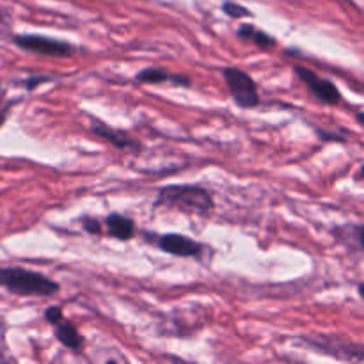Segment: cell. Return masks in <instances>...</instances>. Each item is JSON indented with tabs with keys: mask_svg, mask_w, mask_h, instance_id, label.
I'll use <instances>...</instances> for the list:
<instances>
[{
	"mask_svg": "<svg viewBox=\"0 0 364 364\" xmlns=\"http://www.w3.org/2000/svg\"><path fill=\"white\" fill-rule=\"evenodd\" d=\"M155 208L178 210L188 215L208 217L215 208L212 194L199 185H166L159 191Z\"/></svg>",
	"mask_w": 364,
	"mask_h": 364,
	"instance_id": "1",
	"label": "cell"
},
{
	"mask_svg": "<svg viewBox=\"0 0 364 364\" xmlns=\"http://www.w3.org/2000/svg\"><path fill=\"white\" fill-rule=\"evenodd\" d=\"M0 287L25 297H50L60 288L50 277L21 267H0Z\"/></svg>",
	"mask_w": 364,
	"mask_h": 364,
	"instance_id": "2",
	"label": "cell"
},
{
	"mask_svg": "<svg viewBox=\"0 0 364 364\" xmlns=\"http://www.w3.org/2000/svg\"><path fill=\"white\" fill-rule=\"evenodd\" d=\"M223 77L230 89L231 98L240 109H256L259 105L258 85L251 75L237 66H228L223 70Z\"/></svg>",
	"mask_w": 364,
	"mask_h": 364,
	"instance_id": "3",
	"label": "cell"
},
{
	"mask_svg": "<svg viewBox=\"0 0 364 364\" xmlns=\"http://www.w3.org/2000/svg\"><path fill=\"white\" fill-rule=\"evenodd\" d=\"M13 41L21 50L39 53V55L70 57L75 53V46H71L70 43L60 41V39L46 38V36L41 34H18L14 36Z\"/></svg>",
	"mask_w": 364,
	"mask_h": 364,
	"instance_id": "4",
	"label": "cell"
},
{
	"mask_svg": "<svg viewBox=\"0 0 364 364\" xmlns=\"http://www.w3.org/2000/svg\"><path fill=\"white\" fill-rule=\"evenodd\" d=\"M295 73H297V77L308 85L309 91H311L320 102L326 103V105H336L341 100L340 89H338L333 82L327 80V78L318 77V75H316L315 71L309 70V68L295 66Z\"/></svg>",
	"mask_w": 364,
	"mask_h": 364,
	"instance_id": "5",
	"label": "cell"
},
{
	"mask_svg": "<svg viewBox=\"0 0 364 364\" xmlns=\"http://www.w3.org/2000/svg\"><path fill=\"white\" fill-rule=\"evenodd\" d=\"M156 244H159V247L164 252L180 256V258H192V256H199L203 252V245L199 242L192 240V238L180 233L162 235V237H159Z\"/></svg>",
	"mask_w": 364,
	"mask_h": 364,
	"instance_id": "6",
	"label": "cell"
},
{
	"mask_svg": "<svg viewBox=\"0 0 364 364\" xmlns=\"http://www.w3.org/2000/svg\"><path fill=\"white\" fill-rule=\"evenodd\" d=\"M91 130H92V134L98 135V137H102V139H105V141H109L110 144L117 149H139L141 148V144H139L137 141H134V139H132L127 132L116 130V128L102 123L100 119H92Z\"/></svg>",
	"mask_w": 364,
	"mask_h": 364,
	"instance_id": "7",
	"label": "cell"
},
{
	"mask_svg": "<svg viewBox=\"0 0 364 364\" xmlns=\"http://www.w3.org/2000/svg\"><path fill=\"white\" fill-rule=\"evenodd\" d=\"M107 231L116 240H130L135 235V223L121 213H110L105 219Z\"/></svg>",
	"mask_w": 364,
	"mask_h": 364,
	"instance_id": "8",
	"label": "cell"
},
{
	"mask_svg": "<svg viewBox=\"0 0 364 364\" xmlns=\"http://www.w3.org/2000/svg\"><path fill=\"white\" fill-rule=\"evenodd\" d=\"M334 238L343 242L347 247L354 249V251H363V238H364V228L363 224H343V226H336L333 230Z\"/></svg>",
	"mask_w": 364,
	"mask_h": 364,
	"instance_id": "9",
	"label": "cell"
},
{
	"mask_svg": "<svg viewBox=\"0 0 364 364\" xmlns=\"http://www.w3.org/2000/svg\"><path fill=\"white\" fill-rule=\"evenodd\" d=\"M53 327H55V338L59 340L60 345L71 348V350H80L84 347V338H82V334L78 333V329L71 322L60 320Z\"/></svg>",
	"mask_w": 364,
	"mask_h": 364,
	"instance_id": "10",
	"label": "cell"
},
{
	"mask_svg": "<svg viewBox=\"0 0 364 364\" xmlns=\"http://www.w3.org/2000/svg\"><path fill=\"white\" fill-rule=\"evenodd\" d=\"M169 78L171 75L160 68H144L135 75L137 84H164V82H169Z\"/></svg>",
	"mask_w": 364,
	"mask_h": 364,
	"instance_id": "11",
	"label": "cell"
},
{
	"mask_svg": "<svg viewBox=\"0 0 364 364\" xmlns=\"http://www.w3.org/2000/svg\"><path fill=\"white\" fill-rule=\"evenodd\" d=\"M249 41L255 43L259 50H270L277 45V41L272 38V36L267 34V32H263V31H258V28H255V32H252V36Z\"/></svg>",
	"mask_w": 364,
	"mask_h": 364,
	"instance_id": "12",
	"label": "cell"
},
{
	"mask_svg": "<svg viewBox=\"0 0 364 364\" xmlns=\"http://www.w3.org/2000/svg\"><path fill=\"white\" fill-rule=\"evenodd\" d=\"M223 11L231 18H245V16H251V11L245 9L244 6L237 2H231V0H226L223 4Z\"/></svg>",
	"mask_w": 364,
	"mask_h": 364,
	"instance_id": "13",
	"label": "cell"
},
{
	"mask_svg": "<svg viewBox=\"0 0 364 364\" xmlns=\"http://www.w3.org/2000/svg\"><path fill=\"white\" fill-rule=\"evenodd\" d=\"M82 226L87 231L89 235H100L102 233V223L98 219H92V217H84L82 219Z\"/></svg>",
	"mask_w": 364,
	"mask_h": 364,
	"instance_id": "14",
	"label": "cell"
},
{
	"mask_svg": "<svg viewBox=\"0 0 364 364\" xmlns=\"http://www.w3.org/2000/svg\"><path fill=\"white\" fill-rule=\"evenodd\" d=\"M52 80V77H46V75H38V77H31V78H25L23 80V87L27 89V91H34L38 85L41 84H46V82Z\"/></svg>",
	"mask_w": 364,
	"mask_h": 364,
	"instance_id": "15",
	"label": "cell"
},
{
	"mask_svg": "<svg viewBox=\"0 0 364 364\" xmlns=\"http://www.w3.org/2000/svg\"><path fill=\"white\" fill-rule=\"evenodd\" d=\"M45 318L46 322L55 326V323H59L60 320H63V309H60L59 306H50V308H46L45 311Z\"/></svg>",
	"mask_w": 364,
	"mask_h": 364,
	"instance_id": "16",
	"label": "cell"
},
{
	"mask_svg": "<svg viewBox=\"0 0 364 364\" xmlns=\"http://www.w3.org/2000/svg\"><path fill=\"white\" fill-rule=\"evenodd\" d=\"M255 25L252 23H244V25H240V28H238L237 31V34H238V38H242V39H251V36H252V32H255Z\"/></svg>",
	"mask_w": 364,
	"mask_h": 364,
	"instance_id": "17",
	"label": "cell"
},
{
	"mask_svg": "<svg viewBox=\"0 0 364 364\" xmlns=\"http://www.w3.org/2000/svg\"><path fill=\"white\" fill-rule=\"evenodd\" d=\"M9 109H11V105H7V107H4V109H0V128H2V124L6 123L7 114H9Z\"/></svg>",
	"mask_w": 364,
	"mask_h": 364,
	"instance_id": "18",
	"label": "cell"
},
{
	"mask_svg": "<svg viewBox=\"0 0 364 364\" xmlns=\"http://www.w3.org/2000/svg\"><path fill=\"white\" fill-rule=\"evenodd\" d=\"M359 297H364V287H363V283H359Z\"/></svg>",
	"mask_w": 364,
	"mask_h": 364,
	"instance_id": "19",
	"label": "cell"
},
{
	"mask_svg": "<svg viewBox=\"0 0 364 364\" xmlns=\"http://www.w3.org/2000/svg\"><path fill=\"white\" fill-rule=\"evenodd\" d=\"M358 121L359 124H363V112H358Z\"/></svg>",
	"mask_w": 364,
	"mask_h": 364,
	"instance_id": "20",
	"label": "cell"
}]
</instances>
